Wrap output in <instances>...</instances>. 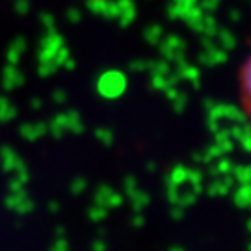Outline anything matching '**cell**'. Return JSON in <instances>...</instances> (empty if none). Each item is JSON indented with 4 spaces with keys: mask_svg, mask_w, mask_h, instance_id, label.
Segmentation results:
<instances>
[{
    "mask_svg": "<svg viewBox=\"0 0 251 251\" xmlns=\"http://www.w3.org/2000/svg\"><path fill=\"white\" fill-rule=\"evenodd\" d=\"M250 62L246 60L240 69V93H242V108L244 112H250Z\"/></svg>",
    "mask_w": 251,
    "mask_h": 251,
    "instance_id": "6da1fadb",
    "label": "cell"
}]
</instances>
